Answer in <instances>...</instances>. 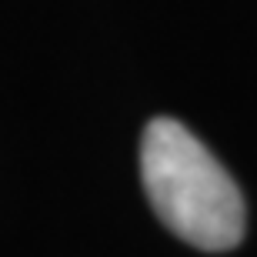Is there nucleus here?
Instances as JSON below:
<instances>
[{"label":"nucleus","mask_w":257,"mask_h":257,"mask_svg":"<svg viewBox=\"0 0 257 257\" xmlns=\"http://www.w3.org/2000/svg\"><path fill=\"white\" fill-rule=\"evenodd\" d=\"M141 177L164 227L200 250H230L244 237V197L230 174L171 117L147 124Z\"/></svg>","instance_id":"obj_1"}]
</instances>
